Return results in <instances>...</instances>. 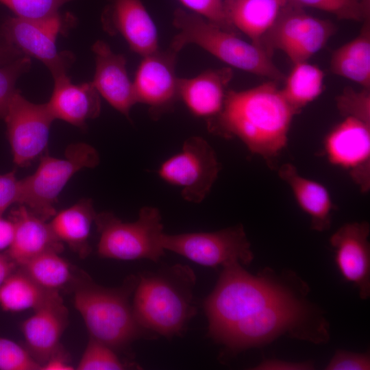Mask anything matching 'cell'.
<instances>
[{
  "label": "cell",
  "instance_id": "cell-22",
  "mask_svg": "<svg viewBox=\"0 0 370 370\" xmlns=\"http://www.w3.org/2000/svg\"><path fill=\"white\" fill-rule=\"evenodd\" d=\"M290 0H223L225 16L237 32L258 46L271 31Z\"/></svg>",
  "mask_w": 370,
  "mask_h": 370
},
{
  "label": "cell",
  "instance_id": "cell-26",
  "mask_svg": "<svg viewBox=\"0 0 370 370\" xmlns=\"http://www.w3.org/2000/svg\"><path fill=\"white\" fill-rule=\"evenodd\" d=\"M58 294L38 284L18 267L0 288V307L9 312L34 310Z\"/></svg>",
  "mask_w": 370,
  "mask_h": 370
},
{
  "label": "cell",
  "instance_id": "cell-38",
  "mask_svg": "<svg viewBox=\"0 0 370 370\" xmlns=\"http://www.w3.org/2000/svg\"><path fill=\"white\" fill-rule=\"evenodd\" d=\"M314 366L310 362H289L280 360L262 361L254 368L258 370H308Z\"/></svg>",
  "mask_w": 370,
  "mask_h": 370
},
{
  "label": "cell",
  "instance_id": "cell-23",
  "mask_svg": "<svg viewBox=\"0 0 370 370\" xmlns=\"http://www.w3.org/2000/svg\"><path fill=\"white\" fill-rule=\"evenodd\" d=\"M278 174L291 188L301 209L310 218L313 230H328L332 223L334 204L327 188L321 184L305 177L291 163L282 164Z\"/></svg>",
  "mask_w": 370,
  "mask_h": 370
},
{
  "label": "cell",
  "instance_id": "cell-30",
  "mask_svg": "<svg viewBox=\"0 0 370 370\" xmlns=\"http://www.w3.org/2000/svg\"><path fill=\"white\" fill-rule=\"evenodd\" d=\"M130 367L119 359L114 349L90 336L76 369L121 370Z\"/></svg>",
  "mask_w": 370,
  "mask_h": 370
},
{
  "label": "cell",
  "instance_id": "cell-37",
  "mask_svg": "<svg viewBox=\"0 0 370 370\" xmlns=\"http://www.w3.org/2000/svg\"><path fill=\"white\" fill-rule=\"evenodd\" d=\"M21 182L15 171L0 174V216L12 205L19 204Z\"/></svg>",
  "mask_w": 370,
  "mask_h": 370
},
{
  "label": "cell",
  "instance_id": "cell-20",
  "mask_svg": "<svg viewBox=\"0 0 370 370\" xmlns=\"http://www.w3.org/2000/svg\"><path fill=\"white\" fill-rule=\"evenodd\" d=\"M14 225L12 243L7 254L21 266L34 257L50 251L60 253L64 249L49 223L19 205L12 210L10 218Z\"/></svg>",
  "mask_w": 370,
  "mask_h": 370
},
{
  "label": "cell",
  "instance_id": "cell-25",
  "mask_svg": "<svg viewBox=\"0 0 370 370\" xmlns=\"http://www.w3.org/2000/svg\"><path fill=\"white\" fill-rule=\"evenodd\" d=\"M356 37L333 51L332 73L370 89V17L366 18Z\"/></svg>",
  "mask_w": 370,
  "mask_h": 370
},
{
  "label": "cell",
  "instance_id": "cell-32",
  "mask_svg": "<svg viewBox=\"0 0 370 370\" xmlns=\"http://www.w3.org/2000/svg\"><path fill=\"white\" fill-rule=\"evenodd\" d=\"M336 104L344 117H352L370 125V89L347 87L336 97Z\"/></svg>",
  "mask_w": 370,
  "mask_h": 370
},
{
  "label": "cell",
  "instance_id": "cell-6",
  "mask_svg": "<svg viewBox=\"0 0 370 370\" xmlns=\"http://www.w3.org/2000/svg\"><path fill=\"white\" fill-rule=\"evenodd\" d=\"M95 223L99 234L100 257L156 262L164 256L162 216L156 207H143L134 222H123L110 212L97 213Z\"/></svg>",
  "mask_w": 370,
  "mask_h": 370
},
{
  "label": "cell",
  "instance_id": "cell-21",
  "mask_svg": "<svg viewBox=\"0 0 370 370\" xmlns=\"http://www.w3.org/2000/svg\"><path fill=\"white\" fill-rule=\"evenodd\" d=\"M233 77L229 67L206 70L196 77L179 78V95L190 112L206 120L222 110Z\"/></svg>",
  "mask_w": 370,
  "mask_h": 370
},
{
  "label": "cell",
  "instance_id": "cell-41",
  "mask_svg": "<svg viewBox=\"0 0 370 370\" xmlns=\"http://www.w3.org/2000/svg\"><path fill=\"white\" fill-rule=\"evenodd\" d=\"M23 56L0 32V64L12 62Z\"/></svg>",
  "mask_w": 370,
  "mask_h": 370
},
{
  "label": "cell",
  "instance_id": "cell-1",
  "mask_svg": "<svg viewBox=\"0 0 370 370\" xmlns=\"http://www.w3.org/2000/svg\"><path fill=\"white\" fill-rule=\"evenodd\" d=\"M223 267L204 302L208 336L214 341L236 352L282 335L315 344L329 340L328 323L297 275L271 269L253 275L238 262Z\"/></svg>",
  "mask_w": 370,
  "mask_h": 370
},
{
  "label": "cell",
  "instance_id": "cell-36",
  "mask_svg": "<svg viewBox=\"0 0 370 370\" xmlns=\"http://www.w3.org/2000/svg\"><path fill=\"white\" fill-rule=\"evenodd\" d=\"M325 369L369 370L370 369V357L367 353L337 350Z\"/></svg>",
  "mask_w": 370,
  "mask_h": 370
},
{
  "label": "cell",
  "instance_id": "cell-7",
  "mask_svg": "<svg viewBox=\"0 0 370 370\" xmlns=\"http://www.w3.org/2000/svg\"><path fill=\"white\" fill-rule=\"evenodd\" d=\"M99 162L97 150L84 143L69 145L63 158L45 153L35 172L20 180L18 205L43 219L51 218L56 213L58 197L70 179L79 171L95 168Z\"/></svg>",
  "mask_w": 370,
  "mask_h": 370
},
{
  "label": "cell",
  "instance_id": "cell-19",
  "mask_svg": "<svg viewBox=\"0 0 370 370\" xmlns=\"http://www.w3.org/2000/svg\"><path fill=\"white\" fill-rule=\"evenodd\" d=\"M54 86L47 107L55 119L84 128L101 112L100 95L91 82L73 84L67 74L53 78Z\"/></svg>",
  "mask_w": 370,
  "mask_h": 370
},
{
  "label": "cell",
  "instance_id": "cell-10",
  "mask_svg": "<svg viewBox=\"0 0 370 370\" xmlns=\"http://www.w3.org/2000/svg\"><path fill=\"white\" fill-rule=\"evenodd\" d=\"M221 164L212 147L202 137L193 136L183 143L182 150L160 166L158 175L181 188L184 199L201 203L217 180Z\"/></svg>",
  "mask_w": 370,
  "mask_h": 370
},
{
  "label": "cell",
  "instance_id": "cell-42",
  "mask_svg": "<svg viewBox=\"0 0 370 370\" xmlns=\"http://www.w3.org/2000/svg\"><path fill=\"white\" fill-rule=\"evenodd\" d=\"M18 267L7 253L0 252V288L10 275Z\"/></svg>",
  "mask_w": 370,
  "mask_h": 370
},
{
  "label": "cell",
  "instance_id": "cell-11",
  "mask_svg": "<svg viewBox=\"0 0 370 370\" xmlns=\"http://www.w3.org/2000/svg\"><path fill=\"white\" fill-rule=\"evenodd\" d=\"M335 31L330 21L311 16L290 1L262 46L271 54L274 49L282 51L294 64L308 61L324 47Z\"/></svg>",
  "mask_w": 370,
  "mask_h": 370
},
{
  "label": "cell",
  "instance_id": "cell-17",
  "mask_svg": "<svg viewBox=\"0 0 370 370\" xmlns=\"http://www.w3.org/2000/svg\"><path fill=\"white\" fill-rule=\"evenodd\" d=\"M92 51L95 60L92 84L112 107L130 119V110L137 103L125 57L113 52L103 40H97Z\"/></svg>",
  "mask_w": 370,
  "mask_h": 370
},
{
  "label": "cell",
  "instance_id": "cell-16",
  "mask_svg": "<svg viewBox=\"0 0 370 370\" xmlns=\"http://www.w3.org/2000/svg\"><path fill=\"white\" fill-rule=\"evenodd\" d=\"M369 233L367 221L352 222L342 225L330 238L340 273L358 288L363 299L370 295Z\"/></svg>",
  "mask_w": 370,
  "mask_h": 370
},
{
  "label": "cell",
  "instance_id": "cell-13",
  "mask_svg": "<svg viewBox=\"0 0 370 370\" xmlns=\"http://www.w3.org/2000/svg\"><path fill=\"white\" fill-rule=\"evenodd\" d=\"M177 52L171 47L145 56L133 81L136 103L149 106L153 119H158L172 109L179 95V78L175 73Z\"/></svg>",
  "mask_w": 370,
  "mask_h": 370
},
{
  "label": "cell",
  "instance_id": "cell-31",
  "mask_svg": "<svg viewBox=\"0 0 370 370\" xmlns=\"http://www.w3.org/2000/svg\"><path fill=\"white\" fill-rule=\"evenodd\" d=\"M31 65V58L26 56L0 64V118L4 119L11 100L18 90L16 88L17 80L29 71Z\"/></svg>",
  "mask_w": 370,
  "mask_h": 370
},
{
  "label": "cell",
  "instance_id": "cell-3",
  "mask_svg": "<svg viewBox=\"0 0 370 370\" xmlns=\"http://www.w3.org/2000/svg\"><path fill=\"white\" fill-rule=\"evenodd\" d=\"M195 284L193 270L181 264L140 274L132 301L139 324L167 338L182 334L197 314Z\"/></svg>",
  "mask_w": 370,
  "mask_h": 370
},
{
  "label": "cell",
  "instance_id": "cell-14",
  "mask_svg": "<svg viewBox=\"0 0 370 370\" xmlns=\"http://www.w3.org/2000/svg\"><path fill=\"white\" fill-rule=\"evenodd\" d=\"M324 149L329 162L347 169L362 193L370 189V125L345 117L327 135Z\"/></svg>",
  "mask_w": 370,
  "mask_h": 370
},
{
  "label": "cell",
  "instance_id": "cell-18",
  "mask_svg": "<svg viewBox=\"0 0 370 370\" xmlns=\"http://www.w3.org/2000/svg\"><path fill=\"white\" fill-rule=\"evenodd\" d=\"M68 323L69 311L60 294L23 322L25 347L40 367L62 346L60 339Z\"/></svg>",
  "mask_w": 370,
  "mask_h": 370
},
{
  "label": "cell",
  "instance_id": "cell-4",
  "mask_svg": "<svg viewBox=\"0 0 370 370\" xmlns=\"http://www.w3.org/2000/svg\"><path fill=\"white\" fill-rule=\"evenodd\" d=\"M138 277L128 276L116 288H106L88 277L79 278L74 285V306L82 316L90 336L113 349H121L139 338L157 336L138 322L130 297Z\"/></svg>",
  "mask_w": 370,
  "mask_h": 370
},
{
  "label": "cell",
  "instance_id": "cell-33",
  "mask_svg": "<svg viewBox=\"0 0 370 370\" xmlns=\"http://www.w3.org/2000/svg\"><path fill=\"white\" fill-rule=\"evenodd\" d=\"M73 0H0L16 16L42 19L59 13L64 4Z\"/></svg>",
  "mask_w": 370,
  "mask_h": 370
},
{
  "label": "cell",
  "instance_id": "cell-8",
  "mask_svg": "<svg viewBox=\"0 0 370 370\" xmlns=\"http://www.w3.org/2000/svg\"><path fill=\"white\" fill-rule=\"evenodd\" d=\"M74 17L60 12L42 19L8 16L0 24V32L24 56L43 63L53 78L67 74L74 63V54L60 51L56 46L59 34L73 24Z\"/></svg>",
  "mask_w": 370,
  "mask_h": 370
},
{
  "label": "cell",
  "instance_id": "cell-2",
  "mask_svg": "<svg viewBox=\"0 0 370 370\" xmlns=\"http://www.w3.org/2000/svg\"><path fill=\"white\" fill-rule=\"evenodd\" d=\"M294 111L275 81L228 90L221 111L207 121L213 134L237 138L270 164L286 147Z\"/></svg>",
  "mask_w": 370,
  "mask_h": 370
},
{
  "label": "cell",
  "instance_id": "cell-9",
  "mask_svg": "<svg viewBox=\"0 0 370 370\" xmlns=\"http://www.w3.org/2000/svg\"><path fill=\"white\" fill-rule=\"evenodd\" d=\"M162 243L165 250L205 267H223L234 262L249 264L254 259L241 224L212 232L164 233Z\"/></svg>",
  "mask_w": 370,
  "mask_h": 370
},
{
  "label": "cell",
  "instance_id": "cell-12",
  "mask_svg": "<svg viewBox=\"0 0 370 370\" xmlns=\"http://www.w3.org/2000/svg\"><path fill=\"white\" fill-rule=\"evenodd\" d=\"M3 120L15 164L27 166L46 153L55 120L46 103L31 102L18 90Z\"/></svg>",
  "mask_w": 370,
  "mask_h": 370
},
{
  "label": "cell",
  "instance_id": "cell-34",
  "mask_svg": "<svg viewBox=\"0 0 370 370\" xmlns=\"http://www.w3.org/2000/svg\"><path fill=\"white\" fill-rule=\"evenodd\" d=\"M25 347L0 336V370H40Z\"/></svg>",
  "mask_w": 370,
  "mask_h": 370
},
{
  "label": "cell",
  "instance_id": "cell-5",
  "mask_svg": "<svg viewBox=\"0 0 370 370\" xmlns=\"http://www.w3.org/2000/svg\"><path fill=\"white\" fill-rule=\"evenodd\" d=\"M173 24L178 33L169 47L177 53L195 44L232 67L275 82L285 78L271 54L263 47L240 38L236 33L223 29L196 13L177 8Z\"/></svg>",
  "mask_w": 370,
  "mask_h": 370
},
{
  "label": "cell",
  "instance_id": "cell-28",
  "mask_svg": "<svg viewBox=\"0 0 370 370\" xmlns=\"http://www.w3.org/2000/svg\"><path fill=\"white\" fill-rule=\"evenodd\" d=\"M18 267L38 284L53 291L60 292L69 284L74 287L78 280L71 264L53 251L40 254Z\"/></svg>",
  "mask_w": 370,
  "mask_h": 370
},
{
  "label": "cell",
  "instance_id": "cell-15",
  "mask_svg": "<svg viewBox=\"0 0 370 370\" xmlns=\"http://www.w3.org/2000/svg\"><path fill=\"white\" fill-rule=\"evenodd\" d=\"M101 22L105 32L119 35L142 57L158 49L156 25L142 0H106Z\"/></svg>",
  "mask_w": 370,
  "mask_h": 370
},
{
  "label": "cell",
  "instance_id": "cell-40",
  "mask_svg": "<svg viewBox=\"0 0 370 370\" xmlns=\"http://www.w3.org/2000/svg\"><path fill=\"white\" fill-rule=\"evenodd\" d=\"M14 234V225L12 221L0 216V251L8 250L10 247Z\"/></svg>",
  "mask_w": 370,
  "mask_h": 370
},
{
  "label": "cell",
  "instance_id": "cell-35",
  "mask_svg": "<svg viewBox=\"0 0 370 370\" xmlns=\"http://www.w3.org/2000/svg\"><path fill=\"white\" fill-rule=\"evenodd\" d=\"M182 4L193 12L201 16L205 19L219 27L236 33L229 23L225 14L223 0H180Z\"/></svg>",
  "mask_w": 370,
  "mask_h": 370
},
{
  "label": "cell",
  "instance_id": "cell-29",
  "mask_svg": "<svg viewBox=\"0 0 370 370\" xmlns=\"http://www.w3.org/2000/svg\"><path fill=\"white\" fill-rule=\"evenodd\" d=\"M334 15L338 19L363 21L370 17V0H290Z\"/></svg>",
  "mask_w": 370,
  "mask_h": 370
},
{
  "label": "cell",
  "instance_id": "cell-24",
  "mask_svg": "<svg viewBox=\"0 0 370 370\" xmlns=\"http://www.w3.org/2000/svg\"><path fill=\"white\" fill-rule=\"evenodd\" d=\"M96 215L92 201L84 198L56 212L49 224L61 242L66 243L80 258H84L90 252L88 241Z\"/></svg>",
  "mask_w": 370,
  "mask_h": 370
},
{
  "label": "cell",
  "instance_id": "cell-39",
  "mask_svg": "<svg viewBox=\"0 0 370 370\" xmlns=\"http://www.w3.org/2000/svg\"><path fill=\"white\" fill-rule=\"evenodd\" d=\"M75 367L70 362V356L61 346L44 363L40 370H73Z\"/></svg>",
  "mask_w": 370,
  "mask_h": 370
},
{
  "label": "cell",
  "instance_id": "cell-27",
  "mask_svg": "<svg viewBox=\"0 0 370 370\" xmlns=\"http://www.w3.org/2000/svg\"><path fill=\"white\" fill-rule=\"evenodd\" d=\"M324 77V72L318 66L308 61L293 64L280 90L295 114L323 92Z\"/></svg>",
  "mask_w": 370,
  "mask_h": 370
}]
</instances>
